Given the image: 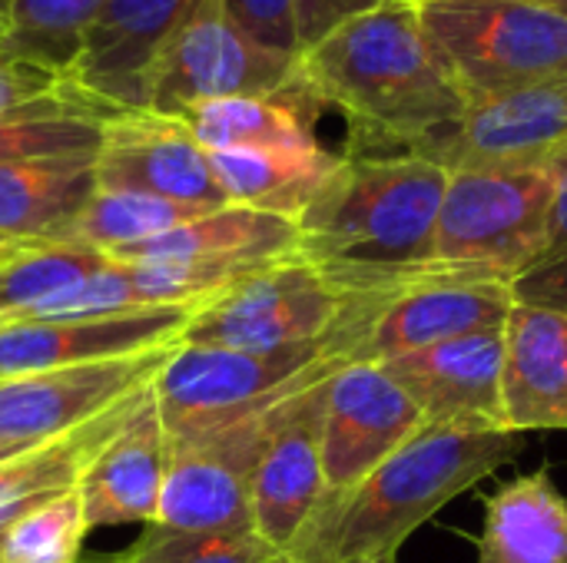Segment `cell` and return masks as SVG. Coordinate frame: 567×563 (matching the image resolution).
Segmentation results:
<instances>
[{
  "label": "cell",
  "mask_w": 567,
  "mask_h": 563,
  "mask_svg": "<svg viewBox=\"0 0 567 563\" xmlns=\"http://www.w3.org/2000/svg\"><path fill=\"white\" fill-rule=\"evenodd\" d=\"M299 83L319 106L349 119L352 149L346 156L409 153L468 110L415 0H389L332 27L299 53Z\"/></svg>",
  "instance_id": "6da1fadb"
},
{
  "label": "cell",
  "mask_w": 567,
  "mask_h": 563,
  "mask_svg": "<svg viewBox=\"0 0 567 563\" xmlns=\"http://www.w3.org/2000/svg\"><path fill=\"white\" fill-rule=\"evenodd\" d=\"M449 169L412 153L346 156L296 219L299 259L346 299H385L432 275Z\"/></svg>",
  "instance_id": "7a4b0ae2"
},
{
  "label": "cell",
  "mask_w": 567,
  "mask_h": 563,
  "mask_svg": "<svg viewBox=\"0 0 567 563\" xmlns=\"http://www.w3.org/2000/svg\"><path fill=\"white\" fill-rule=\"evenodd\" d=\"M525 448L518 431L419 428L369 478L342 494H322L289 544L292 563L395 561L402 544L449 501L512 465Z\"/></svg>",
  "instance_id": "3957f363"
},
{
  "label": "cell",
  "mask_w": 567,
  "mask_h": 563,
  "mask_svg": "<svg viewBox=\"0 0 567 563\" xmlns=\"http://www.w3.org/2000/svg\"><path fill=\"white\" fill-rule=\"evenodd\" d=\"M415 10L468 106L567 76V17L542 0H415Z\"/></svg>",
  "instance_id": "277c9868"
},
{
  "label": "cell",
  "mask_w": 567,
  "mask_h": 563,
  "mask_svg": "<svg viewBox=\"0 0 567 563\" xmlns=\"http://www.w3.org/2000/svg\"><path fill=\"white\" fill-rule=\"evenodd\" d=\"M555 186V166L449 173L435 262L462 275L515 282L545 256Z\"/></svg>",
  "instance_id": "5b68a950"
},
{
  "label": "cell",
  "mask_w": 567,
  "mask_h": 563,
  "mask_svg": "<svg viewBox=\"0 0 567 563\" xmlns=\"http://www.w3.org/2000/svg\"><path fill=\"white\" fill-rule=\"evenodd\" d=\"M512 309V282L475 279L442 265L385 299H346L342 315L329 332V348L342 362L382 365L419 348L502 332Z\"/></svg>",
  "instance_id": "8992f818"
},
{
  "label": "cell",
  "mask_w": 567,
  "mask_h": 563,
  "mask_svg": "<svg viewBox=\"0 0 567 563\" xmlns=\"http://www.w3.org/2000/svg\"><path fill=\"white\" fill-rule=\"evenodd\" d=\"M342 365L349 362L336 358L329 342L282 352H239L179 342L153 378V392L169 441H179L243 418Z\"/></svg>",
  "instance_id": "52a82bcc"
},
{
  "label": "cell",
  "mask_w": 567,
  "mask_h": 563,
  "mask_svg": "<svg viewBox=\"0 0 567 563\" xmlns=\"http://www.w3.org/2000/svg\"><path fill=\"white\" fill-rule=\"evenodd\" d=\"M302 388H292L282 398L219 428L173 441L153 524L189 534H256L252 475L286 411V402Z\"/></svg>",
  "instance_id": "ba28073f"
},
{
  "label": "cell",
  "mask_w": 567,
  "mask_h": 563,
  "mask_svg": "<svg viewBox=\"0 0 567 563\" xmlns=\"http://www.w3.org/2000/svg\"><path fill=\"white\" fill-rule=\"evenodd\" d=\"M299 83V56L256 43L226 13V0H196L163 43L150 73V110L186 116L233 96H272Z\"/></svg>",
  "instance_id": "9c48e42d"
},
{
  "label": "cell",
  "mask_w": 567,
  "mask_h": 563,
  "mask_svg": "<svg viewBox=\"0 0 567 563\" xmlns=\"http://www.w3.org/2000/svg\"><path fill=\"white\" fill-rule=\"evenodd\" d=\"M342 305L346 295L296 256L223 289L189 319L179 342L239 352L316 345L329 342Z\"/></svg>",
  "instance_id": "30bf717a"
},
{
  "label": "cell",
  "mask_w": 567,
  "mask_h": 563,
  "mask_svg": "<svg viewBox=\"0 0 567 563\" xmlns=\"http://www.w3.org/2000/svg\"><path fill=\"white\" fill-rule=\"evenodd\" d=\"M442 169H532L567 156V76L472 103L458 123L409 149Z\"/></svg>",
  "instance_id": "8fae6325"
},
{
  "label": "cell",
  "mask_w": 567,
  "mask_h": 563,
  "mask_svg": "<svg viewBox=\"0 0 567 563\" xmlns=\"http://www.w3.org/2000/svg\"><path fill=\"white\" fill-rule=\"evenodd\" d=\"M179 345V342H176ZM176 345L0 382V445L53 441L153 385Z\"/></svg>",
  "instance_id": "7c38bea8"
},
{
  "label": "cell",
  "mask_w": 567,
  "mask_h": 563,
  "mask_svg": "<svg viewBox=\"0 0 567 563\" xmlns=\"http://www.w3.org/2000/svg\"><path fill=\"white\" fill-rule=\"evenodd\" d=\"M422 428L419 405L385 375L382 365L349 362L326 388L322 415V481L326 494H342L369 478Z\"/></svg>",
  "instance_id": "4fadbf2b"
},
{
  "label": "cell",
  "mask_w": 567,
  "mask_h": 563,
  "mask_svg": "<svg viewBox=\"0 0 567 563\" xmlns=\"http://www.w3.org/2000/svg\"><path fill=\"white\" fill-rule=\"evenodd\" d=\"M96 189L146 192L173 202L219 209L229 206L209 153L176 116L153 110H120L103 123L96 149Z\"/></svg>",
  "instance_id": "5bb4252c"
},
{
  "label": "cell",
  "mask_w": 567,
  "mask_h": 563,
  "mask_svg": "<svg viewBox=\"0 0 567 563\" xmlns=\"http://www.w3.org/2000/svg\"><path fill=\"white\" fill-rule=\"evenodd\" d=\"M203 305H163L103 319H0V382L176 345Z\"/></svg>",
  "instance_id": "9a60e30c"
},
{
  "label": "cell",
  "mask_w": 567,
  "mask_h": 563,
  "mask_svg": "<svg viewBox=\"0 0 567 563\" xmlns=\"http://www.w3.org/2000/svg\"><path fill=\"white\" fill-rule=\"evenodd\" d=\"M502 352V332H482L389 358L382 368L419 405L425 428L505 431Z\"/></svg>",
  "instance_id": "2e32d148"
},
{
  "label": "cell",
  "mask_w": 567,
  "mask_h": 563,
  "mask_svg": "<svg viewBox=\"0 0 567 563\" xmlns=\"http://www.w3.org/2000/svg\"><path fill=\"white\" fill-rule=\"evenodd\" d=\"M332 375L306 385L286 402V411L252 475V528L266 544L282 554L299 538L319 498L326 494L322 415Z\"/></svg>",
  "instance_id": "e0dca14e"
},
{
  "label": "cell",
  "mask_w": 567,
  "mask_h": 563,
  "mask_svg": "<svg viewBox=\"0 0 567 563\" xmlns=\"http://www.w3.org/2000/svg\"><path fill=\"white\" fill-rule=\"evenodd\" d=\"M196 0H103L90 20L70 83L116 110H150V73Z\"/></svg>",
  "instance_id": "ac0fdd59"
},
{
  "label": "cell",
  "mask_w": 567,
  "mask_h": 563,
  "mask_svg": "<svg viewBox=\"0 0 567 563\" xmlns=\"http://www.w3.org/2000/svg\"><path fill=\"white\" fill-rule=\"evenodd\" d=\"M173 441L163 428L156 392L130 415V421L96 451L76 481L86 528H113L146 521L153 524L159 491L169 471Z\"/></svg>",
  "instance_id": "d6986e66"
},
{
  "label": "cell",
  "mask_w": 567,
  "mask_h": 563,
  "mask_svg": "<svg viewBox=\"0 0 567 563\" xmlns=\"http://www.w3.org/2000/svg\"><path fill=\"white\" fill-rule=\"evenodd\" d=\"M299 256V226L296 219L246 209V206H219L179 229L153 236L136 246H123L106 252L113 262H203L226 269L233 275H252L276 262Z\"/></svg>",
  "instance_id": "ffe728a7"
},
{
  "label": "cell",
  "mask_w": 567,
  "mask_h": 563,
  "mask_svg": "<svg viewBox=\"0 0 567 563\" xmlns=\"http://www.w3.org/2000/svg\"><path fill=\"white\" fill-rule=\"evenodd\" d=\"M505 425L525 431H567V315L518 305L502 329Z\"/></svg>",
  "instance_id": "44dd1931"
},
{
  "label": "cell",
  "mask_w": 567,
  "mask_h": 563,
  "mask_svg": "<svg viewBox=\"0 0 567 563\" xmlns=\"http://www.w3.org/2000/svg\"><path fill=\"white\" fill-rule=\"evenodd\" d=\"M96 156L27 159L0 166V236L63 242L96 192Z\"/></svg>",
  "instance_id": "7402d4cb"
},
{
  "label": "cell",
  "mask_w": 567,
  "mask_h": 563,
  "mask_svg": "<svg viewBox=\"0 0 567 563\" xmlns=\"http://www.w3.org/2000/svg\"><path fill=\"white\" fill-rule=\"evenodd\" d=\"M342 156L319 146L279 149V146H246L209 153L213 176L233 206L299 219L316 199L326 179L339 169Z\"/></svg>",
  "instance_id": "603a6c76"
},
{
  "label": "cell",
  "mask_w": 567,
  "mask_h": 563,
  "mask_svg": "<svg viewBox=\"0 0 567 563\" xmlns=\"http://www.w3.org/2000/svg\"><path fill=\"white\" fill-rule=\"evenodd\" d=\"M478 563H567V498L545 468L485 501Z\"/></svg>",
  "instance_id": "cb8c5ba5"
},
{
  "label": "cell",
  "mask_w": 567,
  "mask_h": 563,
  "mask_svg": "<svg viewBox=\"0 0 567 563\" xmlns=\"http://www.w3.org/2000/svg\"><path fill=\"white\" fill-rule=\"evenodd\" d=\"M120 113L70 80L56 90L0 113V166L27 159L96 156L103 123Z\"/></svg>",
  "instance_id": "d4e9b609"
},
{
  "label": "cell",
  "mask_w": 567,
  "mask_h": 563,
  "mask_svg": "<svg viewBox=\"0 0 567 563\" xmlns=\"http://www.w3.org/2000/svg\"><path fill=\"white\" fill-rule=\"evenodd\" d=\"M316 110L319 103L306 93L302 83H296L272 96H233V100L203 103L179 119L206 153L246 149V146L302 149V146H319L312 133Z\"/></svg>",
  "instance_id": "484cf974"
},
{
  "label": "cell",
  "mask_w": 567,
  "mask_h": 563,
  "mask_svg": "<svg viewBox=\"0 0 567 563\" xmlns=\"http://www.w3.org/2000/svg\"><path fill=\"white\" fill-rule=\"evenodd\" d=\"M153 385L140 388L136 395L123 398L100 418L43 441L37 448H27L7 461H0V504L23 501V498H40V494H56L66 491L80 481L83 468L96 458V451L130 421V415L143 405Z\"/></svg>",
  "instance_id": "4316f807"
},
{
  "label": "cell",
  "mask_w": 567,
  "mask_h": 563,
  "mask_svg": "<svg viewBox=\"0 0 567 563\" xmlns=\"http://www.w3.org/2000/svg\"><path fill=\"white\" fill-rule=\"evenodd\" d=\"M213 209L173 202L163 196L146 192H116V189H96L76 222L70 226L63 242H80L96 252H113L123 246L146 242L153 236H163L169 229H179Z\"/></svg>",
  "instance_id": "83f0119b"
},
{
  "label": "cell",
  "mask_w": 567,
  "mask_h": 563,
  "mask_svg": "<svg viewBox=\"0 0 567 563\" xmlns=\"http://www.w3.org/2000/svg\"><path fill=\"white\" fill-rule=\"evenodd\" d=\"M100 7L103 0H13V23L0 60L33 63L66 80Z\"/></svg>",
  "instance_id": "f1b7e54d"
},
{
  "label": "cell",
  "mask_w": 567,
  "mask_h": 563,
  "mask_svg": "<svg viewBox=\"0 0 567 563\" xmlns=\"http://www.w3.org/2000/svg\"><path fill=\"white\" fill-rule=\"evenodd\" d=\"M106 252L80 242H33L0 265V315L23 312L103 269Z\"/></svg>",
  "instance_id": "f546056e"
},
{
  "label": "cell",
  "mask_w": 567,
  "mask_h": 563,
  "mask_svg": "<svg viewBox=\"0 0 567 563\" xmlns=\"http://www.w3.org/2000/svg\"><path fill=\"white\" fill-rule=\"evenodd\" d=\"M86 531L83 501L73 484L17 518L3 541L0 563H76Z\"/></svg>",
  "instance_id": "4dcf8cb0"
},
{
  "label": "cell",
  "mask_w": 567,
  "mask_h": 563,
  "mask_svg": "<svg viewBox=\"0 0 567 563\" xmlns=\"http://www.w3.org/2000/svg\"><path fill=\"white\" fill-rule=\"evenodd\" d=\"M120 563H289L259 534H189L150 524Z\"/></svg>",
  "instance_id": "1f68e13d"
},
{
  "label": "cell",
  "mask_w": 567,
  "mask_h": 563,
  "mask_svg": "<svg viewBox=\"0 0 567 563\" xmlns=\"http://www.w3.org/2000/svg\"><path fill=\"white\" fill-rule=\"evenodd\" d=\"M226 13L256 43L299 56L296 40V0H226Z\"/></svg>",
  "instance_id": "d6a6232c"
},
{
  "label": "cell",
  "mask_w": 567,
  "mask_h": 563,
  "mask_svg": "<svg viewBox=\"0 0 567 563\" xmlns=\"http://www.w3.org/2000/svg\"><path fill=\"white\" fill-rule=\"evenodd\" d=\"M389 0H296V40H299V53L309 50L316 40H322L332 27L382 7Z\"/></svg>",
  "instance_id": "836d02e7"
},
{
  "label": "cell",
  "mask_w": 567,
  "mask_h": 563,
  "mask_svg": "<svg viewBox=\"0 0 567 563\" xmlns=\"http://www.w3.org/2000/svg\"><path fill=\"white\" fill-rule=\"evenodd\" d=\"M512 292L518 305L551 309V312L567 315V252L551 256L538 262L535 269H528L525 275H518L512 282Z\"/></svg>",
  "instance_id": "e575fe53"
},
{
  "label": "cell",
  "mask_w": 567,
  "mask_h": 563,
  "mask_svg": "<svg viewBox=\"0 0 567 563\" xmlns=\"http://www.w3.org/2000/svg\"><path fill=\"white\" fill-rule=\"evenodd\" d=\"M555 176H558V186H555L551 222H548V246H545L542 262L551 259V256L567 252V156L561 163H555Z\"/></svg>",
  "instance_id": "d590c367"
},
{
  "label": "cell",
  "mask_w": 567,
  "mask_h": 563,
  "mask_svg": "<svg viewBox=\"0 0 567 563\" xmlns=\"http://www.w3.org/2000/svg\"><path fill=\"white\" fill-rule=\"evenodd\" d=\"M60 494V491H56ZM43 498H50V494H40V498H23V501H10V504H0V551H3V541H7V534H10V528L17 524V518H23L30 508H37Z\"/></svg>",
  "instance_id": "8d00e7d4"
},
{
  "label": "cell",
  "mask_w": 567,
  "mask_h": 563,
  "mask_svg": "<svg viewBox=\"0 0 567 563\" xmlns=\"http://www.w3.org/2000/svg\"><path fill=\"white\" fill-rule=\"evenodd\" d=\"M33 242H23V239H7V236H0V265L3 262H10L13 256H20L23 249H30Z\"/></svg>",
  "instance_id": "74e56055"
},
{
  "label": "cell",
  "mask_w": 567,
  "mask_h": 563,
  "mask_svg": "<svg viewBox=\"0 0 567 563\" xmlns=\"http://www.w3.org/2000/svg\"><path fill=\"white\" fill-rule=\"evenodd\" d=\"M10 23H13V0H0V50L10 37Z\"/></svg>",
  "instance_id": "f35d334b"
},
{
  "label": "cell",
  "mask_w": 567,
  "mask_h": 563,
  "mask_svg": "<svg viewBox=\"0 0 567 563\" xmlns=\"http://www.w3.org/2000/svg\"><path fill=\"white\" fill-rule=\"evenodd\" d=\"M20 451H27V448H17V445H0V461L13 458V455H20Z\"/></svg>",
  "instance_id": "ab89813d"
},
{
  "label": "cell",
  "mask_w": 567,
  "mask_h": 563,
  "mask_svg": "<svg viewBox=\"0 0 567 563\" xmlns=\"http://www.w3.org/2000/svg\"><path fill=\"white\" fill-rule=\"evenodd\" d=\"M542 3H548V7H555L558 13H565V17H567V0H542Z\"/></svg>",
  "instance_id": "60d3db41"
},
{
  "label": "cell",
  "mask_w": 567,
  "mask_h": 563,
  "mask_svg": "<svg viewBox=\"0 0 567 563\" xmlns=\"http://www.w3.org/2000/svg\"><path fill=\"white\" fill-rule=\"evenodd\" d=\"M289 563H292V561H289ZM372 563H399V561H372Z\"/></svg>",
  "instance_id": "b9f144b4"
},
{
  "label": "cell",
  "mask_w": 567,
  "mask_h": 563,
  "mask_svg": "<svg viewBox=\"0 0 567 563\" xmlns=\"http://www.w3.org/2000/svg\"><path fill=\"white\" fill-rule=\"evenodd\" d=\"M100 563H106V561H100ZM110 563H120V561H110Z\"/></svg>",
  "instance_id": "7bdbcfd3"
}]
</instances>
